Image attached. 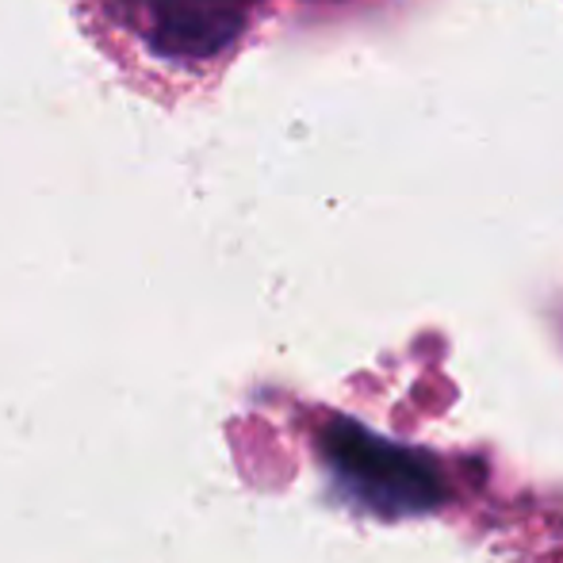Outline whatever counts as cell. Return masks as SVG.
Instances as JSON below:
<instances>
[{
    "instance_id": "1",
    "label": "cell",
    "mask_w": 563,
    "mask_h": 563,
    "mask_svg": "<svg viewBox=\"0 0 563 563\" xmlns=\"http://www.w3.org/2000/svg\"><path fill=\"white\" fill-rule=\"evenodd\" d=\"M322 456L356 503L387 514V518L426 514L445 495L441 475L430 467V460L376 438L364 426L334 422L322 438Z\"/></svg>"
},
{
    "instance_id": "2",
    "label": "cell",
    "mask_w": 563,
    "mask_h": 563,
    "mask_svg": "<svg viewBox=\"0 0 563 563\" xmlns=\"http://www.w3.org/2000/svg\"><path fill=\"white\" fill-rule=\"evenodd\" d=\"M257 0H112L115 20L154 58L200 66L234 43Z\"/></svg>"
}]
</instances>
